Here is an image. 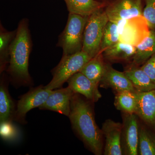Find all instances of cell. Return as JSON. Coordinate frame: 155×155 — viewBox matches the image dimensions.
Returning a JSON list of instances; mask_svg holds the SVG:
<instances>
[{"label": "cell", "mask_w": 155, "mask_h": 155, "mask_svg": "<svg viewBox=\"0 0 155 155\" xmlns=\"http://www.w3.org/2000/svg\"></svg>", "instance_id": "27"}, {"label": "cell", "mask_w": 155, "mask_h": 155, "mask_svg": "<svg viewBox=\"0 0 155 155\" xmlns=\"http://www.w3.org/2000/svg\"><path fill=\"white\" fill-rule=\"evenodd\" d=\"M124 72L137 92H144L155 90V83L140 67H132Z\"/></svg>", "instance_id": "16"}, {"label": "cell", "mask_w": 155, "mask_h": 155, "mask_svg": "<svg viewBox=\"0 0 155 155\" xmlns=\"http://www.w3.org/2000/svg\"><path fill=\"white\" fill-rule=\"evenodd\" d=\"M105 65L101 53L91 58L80 72L98 86L104 75Z\"/></svg>", "instance_id": "21"}, {"label": "cell", "mask_w": 155, "mask_h": 155, "mask_svg": "<svg viewBox=\"0 0 155 155\" xmlns=\"http://www.w3.org/2000/svg\"><path fill=\"white\" fill-rule=\"evenodd\" d=\"M53 91L46 88L42 85L31 88L28 92L20 97L18 101L14 121L21 124H26L27 113L43 104Z\"/></svg>", "instance_id": "7"}, {"label": "cell", "mask_w": 155, "mask_h": 155, "mask_svg": "<svg viewBox=\"0 0 155 155\" xmlns=\"http://www.w3.org/2000/svg\"><path fill=\"white\" fill-rule=\"evenodd\" d=\"M17 33V29L8 31L1 24L0 28V73L8 68L10 61V47Z\"/></svg>", "instance_id": "19"}, {"label": "cell", "mask_w": 155, "mask_h": 155, "mask_svg": "<svg viewBox=\"0 0 155 155\" xmlns=\"http://www.w3.org/2000/svg\"><path fill=\"white\" fill-rule=\"evenodd\" d=\"M140 68L155 83V54L151 56Z\"/></svg>", "instance_id": "26"}, {"label": "cell", "mask_w": 155, "mask_h": 155, "mask_svg": "<svg viewBox=\"0 0 155 155\" xmlns=\"http://www.w3.org/2000/svg\"><path fill=\"white\" fill-rule=\"evenodd\" d=\"M137 92L122 91L116 92L115 107L117 109L125 114H135L137 105Z\"/></svg>", "instance_id": "22"}, {"label": "cell", "mask_w": 155, "mask_h": 155, "mask_svg": "<svg viewBox=\"0 0 155 155\" xmlns=\"http://www.w3.org/2000/svg\"><path fill=\"white\" fill-rule=\"evenodd\" d=\"M109 19L102 8L88 17L84 32L82 51L92 58L100 53L104 31Z\"/></svg>", "instance_id": "5"}, {"label": "cell", "mask_w": 155, "mask_h": 155, "mask_svg": "<svg viewBox=\"0 0 155 155\" xmlns=\"http://www.w3.org/2000/svg\"><path fill=\"white\" fill-rule=\"evenodd\" d=\"M109 21L116 22L142 16V0H114L105 11Z\"/></svg>", "instance_id": "8"}, {"label": "cell", "mask_w": 155, "mask_h": 155, "mask_svg": "<svg viewBox=\"0 0 155 155\" xmlns=\"http://www.w3.org/2000/svg\"><path fill=\"white\" fill-rule=\"evenodd\" d=\"M69 14L88 17L102 8L104 3L96 0H64Z\"/></svg>", "instance_id": "17"}, {"label": "cell", "mask_w": 155, "mask_h": 155, "mask_svg": "<svg viewBox=\"0 0 155 155\" xmlns=\"http://www.w3.org/2000/svg\"><path fill=\"white\" fill-rule=\"evenodd\" d=\"M122 124L111 119L106 120L103 124L102 132L105 138L104 147L105 155H122Z\"/></svg>", "instance_id": "10"}, {"label": "cell", "mask_w": 155, "mask_h": 155, "mask_svg": "<svg viewBox=\"0 0 155 155\" xmlns=\"http://www.w3.org/2000/svg\"><path fill=\"white\" fill-rule=\"evenodd\" d=\"M137 105L135 114L148 125L155 127V90L137 92Z\"/></svg>", "instance_id": "14"}, {"label": "cell", "mask_w": 155, "mask_h": 155, "mask_svg": "<svg viewBox=\"0 0 155 155\" xmlns=\"http://www.w3.org/2000/svg\"><path fill=\"white\" fill-rule=\"evenodd\" d=\"M32 47L29 21L27 18H23L19 21L16 36L11 43L10 61L6 70L9 81L16 87L33 85L28 71Z\"/></svg>", "instance_id": "2"}, {"label": "cell", "mask_w": 155, "mask_h": 155, "mask_svg": "<svg viewBox=\"0 0 155 155\" xmlns=\"http://www.w3.org/2000/svg\"><path fill=\"white\" fill-rule=\"evenodd\" d=\"M74 94L68 86L54 90L44 104L38 108L40 110L54 111L68 117L71 100Z\"/></svg>", "instance_id": "11"}, {"label": "cell", "mask_w": 155, "mask_h": 155, "mask_svg": "<svg viewBox=\"0 0 155 155\" xmlns=\"http://www.w3.org/2000/svg\"><path fill=\"white\" fill-rule=\"evenodd\" d=\"M119 34V41L136 46L149 33L150 29L143 16L121 19L115 22Z\"/></svg>", "instance_id": "6"}, {"label": "cell", "mask_w": 155, "mask_h": 155, "mask_svg": "<svg viewBox=\"0 0 155 155\" xmlns=\"http://www.w3.org/2000/svg\"><path fill=\"white\" fill-rule=\"evenodd\" d=\"M123 118L122 133L123 154L138 155L139 127L137 115L125 114Z\"/></svg>", "instance_id": "9"}, {"label": "cell", "mask_w": 155, "mask_h": 155, "mask_svg": "<svg viewBox=\"0 0 155 155\" xmlns=\"http://www.w3.org/2000/svg\"><path fill=\"white\" fill-rule=\"evenodd\" d=\"M91 59L82 51L72 54L63 56L59 64L52 70L51 80L45 87L51 90L61 88L72 75L80 72Z\"/></svg>", "instance_id": "4"}, {"label": "cell", "mask_w": 155, "mask_h": 155, "mask_svg": "<svg viewBox=\"0 0 155 155\" xmlns=\"http://www.w3.org/2000/svg\"><path fill=\"white\" fill-rule=\"evenodd\" d=\"M100 84L101 87H110L115 92L129 91L137 92L125 72L117 71L109 64H106L104 75Z\"/></svg>", "instance_id": "13"}, {"label": "cell", "mask_w": 155, "mask_h": 155, "mask_svg": "<svg viewBox=\"0 0 155 155\" xmlns=\"http://www.w3.org/2000/svg\"><path fill=\"white\" fill-rule=\"evenodd\" d=\"M119 41V34L118 25L115 22L109 20L104 31L100 53Z\"/></svg>", "instance_id": "24"}, {"label": "cell", "mask_w": 155, "mask_h": 155, "mask_svg": "<svg viewBox=\"0 0 155 155\" xmlns=\"http://www.w3.org/2000/svg\"><path fill=\"white\" fill-rule=\"evenodd\" d=\"M136 48L133 64L138 66L144 64L155 54V31L150 30L148 36L136 46Z\"/></svg>", "instance_id": "18"}, {"label": "cell", "mask_w": 155, "mask_h": 155, "mask_svg": "<svg viewBox=\"0 0 155 155\" xmlns=\"http://www.w3.org/2000/svg\"><path fill=\"white\" fill-rule=\"evenodd\" d=\"M68 87L74 93L78 94L93 102L101 97L97 85L81 72L75 73L67 81Z\"/></svg>", "instance_id": "12"}, {"label": "cell", "mask_w": 155, "mask_h": 155, "mask_svg": "<svg viewBox=\"0 0 155 155\" xmlns=\"http://www.w3.org/2000/svg\"><path fill=\"white\" fill-rule=\"evenodd\" d=\"M136 50V46L119 41L105 50L104 56L111 61H127L133 58Z\"/></svg>", "instance_id": "20"}, {"label": "cell", "mask_w": 155, "mask_h": 155, "mask_svg": "<svg viewBox=\"0 0 155 155\" xmlns=\"http://www.w3.org/2000/svg\"><path fill=\"white\" fill-rule=\"evenodd\" d=\"M3 74L0 84V122H12L14 121L16 107L9 93L8 77Z\"/></svg>", "instance_id": "15"}, {"label": "cell", "mask_w": 155, "mask_h": 155, "mask_svg": "<svg viewBox=\"0 0 155 155\" xmlns=\"http://www.w3.org/2000/svg\"><path fill=\"white\" fill-rule=\"evenodd\" d=\"M138 154L155 155V135L143 126L139 127Z\"/></svg>", "instance_id": "23"}, {"label": "cell", "mask_w": 155, "mask_h": 155, "mask_svg": "<svg viewBox=\"0 0 155 155\" xmlns=\"http://www.w3.org/2000/svg\"><path fill=\"white\" fill-rule=\"evenodd\" d=\"M145 6L143 16L150 30H155V0H145Z\"/></svg>", "instance_id": "25"}, {"label": "cell", "mask_w": 155, "mask_h": 155, "mask_svg": "<svg viewBox=\"0 0 155 155\" xmlns=\"http://www.w3.org/2000/svg\"><path fill=\"white\" fill-rule=\"evenodd\" d=\"M88 17L69 14L67 24L59 37L57 45L63 50V56L82 51L84 32Z\"/></svg>", "instance_id": "3"}, {"label": "cell", "mask_w": 155, "mask_h": 155, "mask_svg": "<svg viewBox=\"0 0 155 155\" xmlns=\"http://www.w3.org/2000/svg\"><path fill=\"white\" fill-rule=\"evenodd\" d=\"M91 101L74 93L70 104L69 116L73 130L85 146L96 155L103 151V134L95 120ZM92 102V101H91Z\"/></svg>", "instance_id": "1"}]
</instances>
